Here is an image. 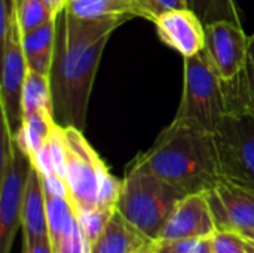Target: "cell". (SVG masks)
<instances>
[{"label":"cell","mask_w":254,"mask_h":253,"mask_svg":"<svg viewBox=\"0 0 254 253\" xmlns=\"http://www.w3.org/2000/svg\"><path fill=\"white\" fill-rule=\"evenodd\" d=\"M240 236H241L246 242L254 243V228H252V230H246V231L240 233Z\"/></svg>","instance_id":"cell-31"},{"label":"cell","mask_w":254,"mask_h":253,"mask_svg":"<svg viewBox=\"0 0 254 253\" xmlns=\"http://www.w3.org/2000/svg\"><path fill=\"white\" fill-rule=\"evenodd\" d=\"M183 197H186L183 192L161 177L129 164L122 179L116 210L146 236L156 240Z\"/></svg>","instance_id":"cell-4"},{"label":"cell","mask_w":254,"mask_h":253,"mask_svg":"<svg viewBox=\"0 0 254 253\" xmlns=\"http://www.w3.org/2000/svg\"><path fill=\"white\" fill-rule=\"evenodd\" d=\"M131 164L153 173L185 195L207 192L222 179L213 134L177 119Z\"/></svg>","instance_id":"cell-2"},{"label":"cell","mask_w":254,"mask_h":253,"mask_svg":"<svg viewBox=\"0 0 254 253\" xmlns=\"http://www.w3.org/2000/svg\"><path fill=\"white\" fill-rule=\"evenodd\" d=\"M127 21L129 19H80L67 9L57 15V42L49 81L54 119L58 125L85 130L101 55L110 34Z\"/></svg>","instance_id":"cell-1"},{"label":"cell","mask_w":254,"mask_h":253,"mask_svg":"<svg viewBox=\"0 0 254 253\" xmlns=\"http://www.w3.org/2000/svg\"><path fill=\"white\" fill-rule=\"evenodd\" d=\"M153 24L159 39L183 58L196 55L205 46V24L189 7L165 10L153 19Z\"/></svg>","instance_id":"cell-11"},{"label":"cell","mask_w":254,"mask_h":253,"mask_svg":"<svg viewBox=\"0 0 254 253\" xmlns=\"http://www.w3.org/2000/svg\"><path fill=\"white\" fill-rule=\"evenodd\" d=\"M22 253H54L51 240H49V236L45 237V239H42V240H39L33 246H30L27 249H22Z\"/></svg>","instance_id":"cell-27"},{"label":"cell","mask_w":254,"mask_h":253,"mask_svg":"<svg viewBox=\"0 0 254 253\" xmlns=\"http://www.w3.org/2000/svg\"><path fill=\"white\" fill-rule=\"evenodd\" d=\"M37 112L52 113L54 116L51 81L46 75L28 70L22 92V113L27 116Z\"/></svg>","instance_id":"cell-19"},{"label":"cell","mask_w":254,"mask_h":253,"mask_svg":"<svg viewBox=\"0 0 254 253\" xmlns=\"http://www.w3.org/2000/svg\"><path fill=\"white\" fill-rule=\"evenodd\" d=\"M18 3H21V0H15V6H16Z\"/></svg>","instance_id":"cell-34"},{"label":"cell","mask_w":254,"mask_h":253,"mask_svg":"<svg viewBox=\"0 0 254 253\" xmlns=\"http://www.w3.org/2000/svg\"><path fill=\"white\" fill-rule=\"evenodd\" d=\"M55 125L57 122L52 113L37 112L33 115H27L24 116L22 125L13 140L30 157V160H33L49 139Z\"/></svg>","instance_id":"cell-17"},{"label":"cell","mask_w":254,"mask_h":253,"mask_svg":"<svg viewBox=\"0 0 254 253\" xmlns=\"http://www.w3.org/2000/svg\"><path fill=\"white\" fill-rule=\"evenodd\" d=\"M22 49L28 70L49 76L57 42V18L34 31L21 34Z\"/></svg>","instance_id":"cell-15"},{"label":"cell","mask_w":254,"mask_h":253,"mask_svg":"<svg viewBox=\"0 0 254 253\" xmlns=\"http://www.w3.org/2000/svg\"><path fill=\"white\" fill-rule=\"evenodd\" d=\"M28 66L25 61L21 31L15 18L13 25L1 45V85H0V107L1 125L13 139L24 121L22 92Z\"/></svg>","instance_id":"cell-8"},{"label":"cell","mask_w":254,"mask_h":253,"mask_svg":"<svg viewBox=\"0 0 254 253\" xmlns=\"http://www.w3.org/2000/svg\"><path fill=\"white\" fill-rule=\"evenodd\" d=\"M46 4H48V7L52 10V13L57 16L61 10H64L65 9V6H67V1L68 0H43Z\"/></svg>","instance_id":"cell-29"},{"label":"cell","mask_w":254,"mask_h":253,"mask_svg":"<svg viewBox=\"0 0 254 253\" xmlns=\"http://www.w3.org/2000/svg\"><path fill=\"white\" fill-rule=\"evenodd\" d=\"M54 253H91V243L80 225L79 218L74 219L73 225L64 234Z\"/></svg>","instance_id":"cell-24"},{"label":"cell","mask_w":254,"mask_h":253,"mask_svg":"<svg viewBox=\"0 0 254 253\" xmlns=\"http://www.w3.org/2000/svg\"><path fill=\"white\" fill-rule=\"evenodd\" d=\"M30 169V157L3 127L0 163V253H10L16 231L21 227V210Z\"/></svg>","instance_id":"cell-7"},{"label":"cell","mask_w":254,"mask_h":253,"mask_svg":"<svg viewBox=\"0 0 254 253\" xmlns=\"http://www.w3.org/2000/svg\"><path fill=\"white\" fill-rule=\"evenodd\" d=\"M158 253H214L213 236L199 239H180V240H162L153 242Z\"/></svg>","instance_id":"cell-23"},{"label":"cell","mask_w":254,"mask_h":253,"mask_svg":"<svg viewBox=\"0 0 254 253\" xmlns=\"http://www.w3.org/2000/svg\"><path fill=\"white\" fill-rule=\"evenodd\" d=\"M155 6H156V13L159 15L165 10L188 7V0H155Z\"/></svg>","instance_id":"cell-26"},{"label":"cell","mask_w":254,"mask_h":253,"mask_svg":"<svg viewBox=\"0 0 254 253\" xmlns=\"http://www.w3.org/2000/svg\"><path fill=\"white\" fill-rule=\"evenodd\" d=\"M223 82L235 81L249 64V36L241 22L217 19L205 24V46Z\"/></svg>","instance_id":"cell-9"},{"label":"cell","mask_w":254,"mask_h":253,"mask_svg":"<svg viewBox=\"0 0 254 253\" xmlns=\"http://www.w3.org/2000/svg\"><path fill=\"white\" fill-rule=\"evenodd\" d=\"M216 233V224L205 192L183 197L165 222L158 239L180 240L210 237ZM156 239V240H158Z\"/></svg>","instance_id":"cell-12"},{"label":"cell","mask_w":254,"mask_h":253,"mask_svg":"<svg viewBox=\"0 0 254 253\" xmlns=\"http://www.w3.org/2000/svg\"><path fill=\"white\" fill-rule=\"evenodd\" d=\"M155 242V240H153ZM153 242L149 245V246H146V248H143V249H140V251H137L135 253H158L155 251V246H153Z\"/></svg>","instance_id":"cell-32"},{"label":"cell","mask_w":254,"mask_h":253,"mask_svg":"<svg viewBox=\"0 0 254 253\" xmlns=\"http://www.w3.org/2000/svg\"><path fill=\"white\" fill-rule=\"evenodd\" d=\"M214 253H246L247 243L237 233L216 231L213 234Z\"/></svg>","instance_id":"cell-25"},{"label":"cell","mask_w":254,"mask_h":253,"mask_svg":"<svg viewBox=\"0 0 254 253\" xmlns=\"http://www.w3.org/2000/svg\"><path fill=\"white\" fill-rule=\"evenodd\" d=\"M226 91L231 110H241L254 118V67L250 63L235 81L226 84Z\"/></svg>","instance_id":"cell-20"},{"label":"cell","mask_w":254,"mask_h":253,"mask_svg":"<svg viewBox=\"0 0 254 253\" xmlns=\"http://www.w3.org/2000/svg\"><path fill=\"white\" fill-rule=\"evenodd\" d=\"M65 9L80 19L144 18V13L135 0H68Z\"/></svg>","instance_id":"cell-16"},{"label":"cell","mask_w":254,"mask_h":253,"mask_svg":"<svg viewBox=\"0 0 254 253\" xmlns=\"http://www.w3.org/2000/svg\"><path fill=\"white\" fill-rule=\"evenodd\" d=\"M219 173L240 186L254 191V118L231 110L213 134Z\"/></svg>","instance_id":"cell-6"},{"label":"cell","mask_w":254,"mask_h":253,"mask_svg":"<svg viewBox=\"0 0 254 253\" xmlns=\"http://www.w3.org/2000/svg\"><path fill=\"white\" fill-rule=\"evenodd\" d=\"M246 253H250V252H249V249H247V252H246Z\"/></svg>","instance_id":"cell-35"},{"label":"cell","mask_w":254,"mask_h":253,"mask_svg":"<svg viewBox=\"0 0 254 253\" xmlns=\"http://www.w3.org/2000/svg\"><path fill=\"white\" fill-rule=\"evenodd\" d=\"M229 110L226 84L207 51L185 58L183 92L174 119L214 134Z\"/></svg>","instance_id":"cell-3"},{"label":"cell","mask_w":254,"mask_h":253,"mask_svg":"<svg viewBox=\"0 0 254 253\" xmlns=\"http://www.w3.org/2000/svg\"><path fill=\"white\" fill-rule=\"evenodd\" d=\"M22 249H27L39 240L48 237V215L43 176L31 164L21 210Z\"/></svg>","instance_id":"cell-13"},{"label":"cell","mask_w":254,"mask_h":253,"mask_svg":"<svg viewBox=\"0 0 254 253\" xmlns=\"http://www.w3.org/2000/svg\"><path fill=\"white\" fill-rule=\"evenodd\" d=\"M188 7L192 9L204 24L217 19L240 21L235 0H188Z\"/></svg>","instance_id":"cell-22"},{"label":"cell","mask_w":254,"mask_h":253,"mask_svg":"<svg viewBox=\"0 0 254 253\" xmlns=\"http://www.w3.org/2000/svg\"><path fill=\"white\" fill-rule=\"evenodd\" d=\"M135 3L140 6V9L143 10L144 13V18L152 21L156 18V6H155V0H135Z\"/></svg>","instance_id":"cell-28"},{"label":"cell","mask_w":254,"mask_h":253,"mask_svg":"<svg viewBox=\"0 0 254 253\" xmlns=\"http://www.w3.org/2000/svg\"><path fill=\"white\" fill-rule=\"evenodd\" d=\"M152 242L153 239L125 219L119 210H115L91 245V253H135Z\"/></svg>","instance_id":"cell-14"},{"label":"cell","mask_w":254,"mask_h":253,"mask_svg":"<svg viewBox=\"0 0 254 253\" xmlns=\"http://www.w3.org/2000/svg\"><path fill=\"white\" fill-rule=\"evenodd\" d=\"M216 231L243 233L254 228V191L220 179L205 192Z\"/></svg>","instance_id":"cell-10"},{"label":"cell","mask_w":254,"mask_h":253,"mask_svg":"<svg viewBox=\"0 0 254 253\" xmlns=\"http://www.w3.org/2000/svg\"><path fill=\"white\" fill-rule=\"evenodd\" d=\"M65 139V186L76 213L98 209L101 188L112 174L104 161L88 143L82 130L63 127Z\"/></svg>","instance_id":"cell-5"},{"label":"cell","mask_w":254,"mask_h":253,"mask_svg":"<svg viewBox=\"0 0 254 253\" xmlns=\"http://www.w3.org/2000/svg\"><path fill=\"white\" fill-rule=\"evenodd\" d=\"M249 63L254 67V34L249 37Z\"/></svg>","instance_id":"cell-30"},{"label":"cell","mask_w":254,"mask_h":253,"mask_svg":"<svg viewBox=\"0 0 254 253\" xmlns=\"http://www.w3.org/2000/svg\"><path fill=\"white\" fill-rule=\"evenodd\" d=\"M57 16L43 0H21L16 4V21L21 34L37 30Z\"/></svg>","instance_id":"cell-21"},{"label":"cell","mask_w":254,"mask_h":253,"mask_svg":"<svg viewBox=\"0 0 254 253\" xmlns=\"http://www.w3.org/2000/svg\"><path fill=\"white\" fill-rule=\"evenodd\" d=\"M247 243V249H249V252L254 253V243H250V242H246Z\"/></svg>","instance_id":"cell-33"},{"label":"cell","mask_w":254,"mask_h":253,"mask_svg":"<svg viewBox=\"0 0 254 253\" xmlns=\"http://www.w3.org/2000/svg\"><path fill=\"white\" fill-rule=\"evenodd\" d=\"M46 195V215H48V236L52 245V251L57 249L64 234L73 225L77 213L65 195L54 194L45 189Z\"/></svg>","instance_id":"cell-18"}]
</instances>
